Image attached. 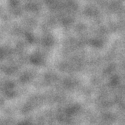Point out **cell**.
Returning <instances> with one entry per match:
<instances>
[{
    "label": "cell",
    "mask_w": 125,
    "mask_h": 125,
    "mask_svg": "<svg viewBox=\"0 0 125 125\" xmlns=\"http://www.w3.org/2000/svg\"><path fill=\"white\" fill-rule=\"evenodd\" d=\"M29 62H31L32 65H36V66L42 65L44 62L42 55L39 53H34V54H31L29 57Z\"/></svg>",
    "instance_id": "6da1fadb"
}]
</instances>
